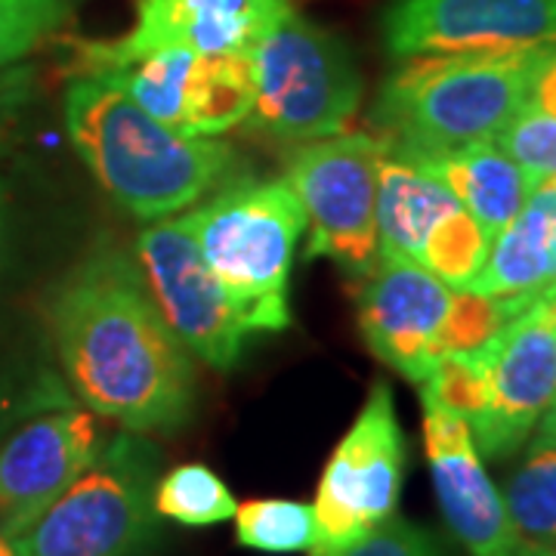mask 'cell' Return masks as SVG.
<instances>
[{"label": "cell", "instance_id": "obj_1", "mask_svg": "<svg viewBox=\"0 0 556 556\" xmlns=\"http://www.w3.org/2000/svg\"><path fill=\"white\" fill-rule=\"evenodd\" d=\"M62 368L93 415L134 433H177L195 412V368L149 298L142 266L100 244L50 303Z\"/></svg>", "mask_w": 556, "mask_h": 556}, {"label": "cell", "instance_id": "obj_2", "mask_svg": "<svg viewBox=\"0 0 556 556\" xmlns=\"http://www.w3.org/2000/svg\"><path fill=\"white\" fill-rule=\"evenodd\" d=\"M65 127L102 189L139 219L170 217L199 204L236 164L226 142L161 124L97 75L68 84Z\"/></svg>", "mask_w": 556, "mask_h": 556}, {"label": "cell", "instance_id": "obj_3", "mask_svg": "<svg viewBox=\"0 0 556 556\" xmlns=\"http://www.w3.org/2000/svg\"><path fill=\"white\" fill-rule=\"evenodd\" d=\"M556 47L510 53L408 56L383 80L371 124L387 155L408 159L495 139L532 100L538 72Z\"/></svg>", "mask_w": 556, "mask_h": 556}, {"label": "cell", "instance_id": "obj_4", "mask_svg": "<svg viewBox=\"0 0 556 556\" xmlns=\"http://www.w3.org/2000/svg\"><path fill=\"white\" fill-rule=\"evenodd\" d=\"M201 254L251 334L291 325L288 285L306 214L288 179L239 182L186 214Z\"/></svg>", "mask_w": 556, "mask_h": 556}, {"label": "cell", "instance_id": "obj_5", "mask_svg": "<svg viewBox=\"0 0 556 556\" xmlns=\"http://www.w3.org/2000/svg\"><path fill=\"white\" fill-rule=\"evenodd\" d=\"M161 452L146 433L124 430L87 464L25 532L16 556H142L161 532L155 485Z\"/></svg>", "mask_w": 556, "mask_h": 556}, {"label": "cell", "instance_id": "obj_6", "mask_svg": "<svg viewBox=\"0 0 556 556\" xmlns=\"http://www.w3.org/2000/svg\"><path fill=\"white\" fill-rule=\"evenodd\" d=\"M251 124L281 142L343 134L362 102V75L346 40L291 13L251 53Z\"/></svg>", "mask_w": 556, "mask_h": 556}, {"label": "cell", "instance_id": "obj_7", "mask_svg": "<svg viewBox=\"0 0 556 556\" xmlns=\"http://www.w3.org/2000/svg\"><path fill=\"white\" fill-rule=\"evenodd\" d=\"M387 142L378 134H338L306 142L288 164L309 244L306 257H328L346 276L365 278L378 266V189Z\"/></svg>", "mask_w": 556, "mask_h": 556}, {"label": "cell", "instance_id": "obj_8", "mask_svg": "<svg viewBox=\"0 0 556 556\" xmlns=\"http://www.w3.org/2000/svg\"><path fill=\"white\" fill-rule=\"evenodd\" d=\"M408 442L390 383H375L318 479L313 554H328L396 514Z\"/></svg>", "mask_w": 556, "mask_h": 556}, {"label": "cell", "instance_id": "obj_9", "mask_svg": "<svg viewBox=\"0 0 556 556\" xmlns=\"http://www.w3.org/2000/svg\"><path fill=\"white\" fill-rule=\"evenodd\" d=\"M485 402L470 424L482 460L517 455L556 399V309L544 294L473 350Z\"/></svg>", "mask_w": 556, "mask_h": 556}, {"label": "cell", "instance_id": "obj_10", "mask_svg": "<svg viewBox=\"0 0 556 556\" xmlns=\"http://www.w3.org/2000/svg\"><path fill=\"white\" fill-rule=\"evenodd\" d=\"M137 260L170 331L217 371L239 365L251 331L201 254L186 217L155 223L137 239Z\"/></svg>", "mask_w": 556, "mask_h": 556}, {"label": "cell", "instance_id": "obj_11", "mask_svg": "<svg viewBox=\"0 0 556 556\" xmlns=\"http://www.w3.org/2000/svg\"><path fill=\"white\" fill-rule=\"evenodd\" d=\"M380 31L396 60L556 47V0H393Z\"/></svg>", "mask_w": 556, "mask_h": 556}, {"label": "cell", "instance_id": "obj_12", "mask_svg": "<svg viewBox=\"0 0 556 556\" xmlns=\"http://www.w3.org/2000/svg\"><path fill=\"white\" fill-rule=\"evenodd\" d=\"M291 13V0H137L134 28L118 40L87 43L80 68L93 72L155 50L251 56Z\"/></svg>", "mask_w": 556, "mask_h": 556}, {"label": "cell", "instance_id": "obj_13", "mask_svg": "<svg viewBox=\"0 0 556 556\" xmlns=\"http://www.w3.org/2000/svg\"><path fill=\"white\" fill-rule=\"evenodd\" d=\"M97 417L60 408L0 442V535L16 538L100 455Z\"/></svg>", "mask_w": 556, "mask_h": 556}, {"label": "cell", "instance_id": "obj_14", "mask_svg": "<svg viewBox=\"0 0 556 556\" xmlns=\"http://www.w3.org/2000/svg\"><path fill=\"white\" fill-rule=\"evenodd\" d=\"M452 298L455 288L417 263H378L358 288V331L383 365L424 383L439 365V331Z\"/></svg>", "mask_w": 556, "mask_h": 556}, {"label": "cell", "instance_id": "obj_15", "mask_svg": "<svg viewBox=\"0 0 556 556\" xmlns=\"http://www.w3.org/2000/svg\"><path fill=\"white\" fill-rule=\"evenodd\" d=\"M424 402V448L445 526L473 556H489L514 541L504 495L477 448L470 424L437 402Z\"/></svg>", "mask_w": 556, "mask_h": 556}, {"label": "cell", "instance_id": "obj_16", "mask_svg": "<svg viewBox=\"0 0 556 556\" xmlns=\"http://www.w3.org/2000/svg\"><path fill=\"white\" fill-rule=\"evenodd\" d=\"M417 170L437 177L452 189L460 207L477 219L479 226L495 239L497 232L517 217L519 207L532 195L535 182L510 159L495 139H477L452 149L420 152L399 159Z\"/></svg>", "mask_w": 556, "mask_h": 556}, {"label": "cell", "instance_id": "obj_17", "mask_svg": "<svg viewBox=\"0 0 556 556\" xmlns=\"http://www.w3.org/2000/svg\"><path fill=\"white\" fill-rule=\"evenodd\" d=\"M551 285H556V186L541 179L517 217L492 239L489 257L464 291L522 298Z\"/></svg>", "mask_w": 556, "mask_h": 556}, {"label": "cell", "instance_id": "obj_18", "mask_svg": "<svg viewBox=\"0 0 556 556\" xmlns=\"http://www.w3.org/2000/svg\"><path fill=\"white\" fill-rule=\"evenodd\" d=\"M457 207L460 201L448 186L387 155L378 189V263L408 260L420 266L433 229Z\"/></svg>", "mask_w": 556, "mask_h": 556}, {"label": "cell", "instance_id": "obj_19", "mask_svg": "<svg viewBox=\"0 0 556 556\" xmlns=\"http://www.w3.org/2000/svg\"><path fill=\"white\" fill-rule=\"evenodd\" d=\"M254 109V62L251 56H195L182 124L189 137H217L251 118Z\"/></svg>", "mask_w": 556, "mask_h": 556}, {"label": "cell", "instance_id": "obj_20", "mask_svg": "<svg viewBox=\"0 0 556 556\" xmlns=\"http://www.w3.org/2000/svg\"><path fill=\"white\" fill-rule=\"evenodd\" d=\"M192 65H195V53H189V50H155L146 56L102 65L93 72H84V75L109 80L124 97L137 102L146 115L179 130Z\"/></svg>", "mask_w": 556, "mask_h": 556}, {"label": "cell", "instance_id": "obj_21", "mask_svg": "<svg viewBox=\"0 0 556 556\" xmlns=\"http://www.w3.org/2000/svg\"><path fill=\"white\" fill-rule=\"evenodd\" d=\"M514 538L556 551V437L538 433L504 492Z\"/></svg>", "mask_w": 556, "mask_h": 556}, {"label": "cell", "instance_id": "obj_22", "mask_svg": "<svg viewBox=\"0 0 556 556\" xmlns=\"http://www.w3.org/2000/svg\"><path fill=\"white\" fill-rule=\"evenodd\" d=\"M236 538L257 554H303L316 541L313 504L288 497H257L236 507Z\"/></svg>", "mask_w": 556, "mask_h": 556}, {"label": "cell", "instance_id": "obj_23", "mask_svg": "<svg viewBox=\"0 0 556 556\" xmlns=\"http://www.w3.org/2000/svg\"><path fill=\"white\" fill-rule=\"evenodd\" d=\"M239 501L223 479L204 464H179L155 485V510L179 526H217L236 517Z\"/></svg>", "mask_w": 556, "mask_h": 556}, {"label": "cell", "instance_id": "obj_24", "mask_svg": "<svg viewBox=\"0 0 556 556\" xmlns=\"http://www.w3.org/2000/svg\"><path fill=\"white\" fill-rule=\"evenodd\" d=\"M489 248H492L489 232L464 207H457L433 229V236L424 248L420 266L433 273L439 281H445L448 288L464 291L482 269Z\"/></svg>", "mask_w": 556, "mask_h": 556}, {"label": "cell", "instance_id": "obj_25", "mask_svg": "<svg viewBox=\"0 0 556 556\" xmlns=\"http://www.w3.org/2000/svg\"><path fill=\"white\" fill-rule=\"evenodd\" d=\"M78 0H0V65L22 60L72 16Z\"/></svg>", "mask_w": 556, "mask_h": 556}, {"label": "cell", "instance_id": "obj_26", "mask_svg": "<svg viewBox=\"0 0 556 556\" xmlns=\"http://www.w3.org/2000/svg\"><path fill=\"white\" fill-rule=\"evenodd\" d=\"M495 142L517 161L532 182L556 177V118L526 102V109L510 121Z\"/></svg>", "mask_w": 556, "mask_h": 556}, {"label": "cell", "instance_id": "obj_27", "mask_svg": "<svg viewBox=\"0 0 556 556\" xmlns=\"http://www.w3.org/2000/svg\"><path fill=\"white\" fill-rule=\"evenodd\" d=\"M313 556H445L437 538L430 535L424 526H417L412 519L393 517L383 519L371 532H365L356 541L343 544L338 551Z\"/></svg>", "mask_w": 556, "mask_h": 556}, {"label": "cell", "instance_id": "obj_28", "mask_svg": "<svg viewBox=\"0 0 556 556\" xmlns=\"http://www.w3.org/2000/svg\"><path fill=\"white\" fill-rule=\"evenodd\" d=\"M532 105L541 109V112H547V115H554L556 118V50L547 56V62L541 65V72H538L535 87H532Z\"/></svg>", "mask_w": 556, "mask_h": 556}, {"label": "cell", "instance_id": "obj_29", "mask_svg": "<svg viewBox=\"0 0 556 556\" xmlns=\"http://www.w3.org/2000/svg\"><path fill=\"white\" fill-rule=\"evenodd\" d=\"M489 556H556V551H547V547H538V544H526V541H519L514 538L510 544H504L501 551Z\"/></svg>", "mask_w": 556, "mask_h": 556}, {"label": "cell", "instance_id": "obj_30", "mask_svg": "<svg viewBox=\"0 0 556 556\" xmlns=\"http://www.w3.org/2000/svg\"><path fill=\"white\" fill-rule=\"evenodd\" d=\"M541 294L551 300V303H554V309H556V285H551V288H544ZM535 430H538V433H554V437H556V399H554V402H551L547 415L541 417V424H538Z\"/></svg>", "mask_w": 556, "mask_h": 556}, {"label": "cell", "instance_id": "obj_31", "mask_svg": "<svg viewBox=\"0 0 556 556\" xmlns=\"http://www.w3.org/2000/svg\"><path fill=\"white\" fill-rule=\"evenodd\" d=\"M0 556H16V551H13V541L7 535H0Z\"/></svg>", "mask_w": 556, "mask_h": 556}, {"label": "cell", "instance_id": "obj_32", "mask_svg": "<svg viewBox=\"0 0 556 556\" xmlns=\"http://www.w3.org/2000/svg\"><path fill=\"white\" fill-rule=\"evenodd\" d=\"M0 241H3V189H0Z\"/></svg>", "mask_w": 556, "mask_h": 556}, {"label": "cell", "instance_id": "obj_33", "mask_svg": "<svg viewBox=\"0 0 556 556\" xmlns=\"http://www.w3.org/2000/svg\"><path fill=\"white\" fill-rule=\"evenodd\" d=\"M547 182H554V186H556V177H547Z\"/></svg>", "mask_w": 556, "mask_h": 556}]
</instances>
